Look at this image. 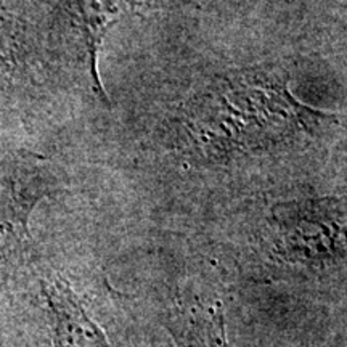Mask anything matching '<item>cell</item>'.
I'll list each match as a JSON object with an SVG mask.
<instances>
[{
    "label": "cell",
    "instance_id": "cell-1",
    "mask_svg": "<svg viewBox=\"0 0 347 347\" xmlns=\"http://www.w3.org/2000/svg\"><path fill=\"white\" fill-rule=\"evenodd\" d=\"M339 117L307 106L277 69L246 68L214 77L190 97L179 114L188 153L222 161L315 137Z\"/></svg>",
    "mask_w": 347,
    "mask_h": 347
},
{
    "label": "cell",
    "instance_id": "cell-2",
    "mask_svg": "<svg viewBox=\"0 0 347 347\" xmlns=\"http://www.w3.org/2000/svg\"><path fill=\"white\" fill-rule=\"evenodd\" d=\"M244 275L346 302V201L339 196L277 201L249 240Z\"/></svg>",
    "mask_w": 347,
    "mask_h": 347
},
{
    "label": "cell",
    "instance_id": "cell-3",
    "mask_svg": "<svg viewBox=\"0 0 347 347\" xmlns=\"http://www.w3.org/2000/svg\"><path fill=\"white\" fill-rule=\"evenodd\" d=\"M159 325L172 347H230L227 307L220 297L182 299L164 312Z\"/></svg>",
    "mask_w": 347,
    "mask_h": 347
},
{
    "label": "cell",
    "instance_id": "cell-4",
    "mask_svg": "<svg viewBox=\"0 0 347 347\" xmlns=\"http://www.w3.org/2000/svg\"><path fill=\"white\" fill-rule=\"evenodd\" d=\"M158 347H172V344L169 342V339L164 336V333H162V339H161V342H159V346Z\"/></svg>",
    "mask_w": 347,
    "mask_h": 347
}]
</instances>
